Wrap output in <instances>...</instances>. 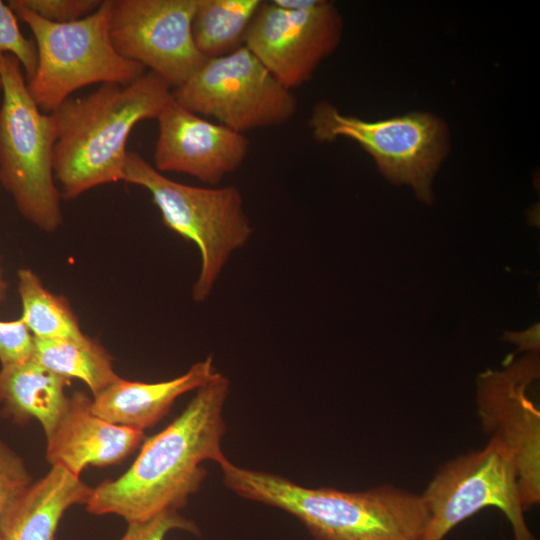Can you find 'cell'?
<instances>
[{"mask_svg":"<svg viewBox=\"0 0 540 540\" xmlns=\"http://www.w3.org/2000/svg\"><path fill=\"white\" fill-rule=\"evenodd\" d=\"M230 381L216 372L182 413L146 439L132 465L116 479L92 489L85 503L93 515L114 514L127 523L147 520L165 510L183 508L206 477L202 463L226 460L223 409Z\"/></svg>","mask_w":540,"mask_h":540,"instance_id":"obj_1","label":"cell"},{"mask_svg":"<svg viewBox=\"0 0 540 540\" xmlns=\"http://www.w3.org/2000/svg\"><path fill=\"white\" fill-rule=\"evenodd\" d=\"M171 99V87L149 71L130 84H101L86 96L60 104L52 112L57 127L53 173L63 197L73 199L99 185L122 181L133 127L157 119Z\"/></svg>","mask_w":540,"mask_h":540,"instance_id":"obj_2","label":"cell"},{"mask_svg":"<svg viewBox=\"0 0 540 540\" xmlns=\"http://www.w3.org/2000/svg\"><path fill=\"white\" fill-rule=\"evenodd\" d=\"M219 466L228 489L292 514L316 540H420L428 520L420 494L392 485L362 492L307 488L228 459Z\"/></svg>","mask_w":540,"mask_h":540,"instance_id":"obj_3","label":"cell"},{"mask_svg":"<svg viewBox=\"0 0 540 540\" xmlns=\"http://www.w3.org/2000/svg\"><path fill=\"white\" fill-rule=\"evenodd\" d=\"M122 181L149 191L164 225L197 246L201 264L192 297L205 302L231 255L245 247L254 232L240 190L176 182L136 152H127Z\"/></svg>","mask_w":540,"mask_h":540,"instance_id":"obj_4","label":"cell"},{"mask_svg":"<svg viewBox=\"0 0 540 540\" xmlns=\"http://www.w3.org/2000/svg\"><path fill=\"white\" fill-rule=\"evenodd\" d=\"M0 79V184L28 222L52 233L63 222L53 173L55 119L34 102L14 56L0 58Z\"/></svg>","mask_w":540,"mask_h":540,"instance_id":"obj_5","label":"cell"},{"mask_svg":"<svg viewBox=\"0 0 540 540\" xmlns=\"http://www.w3.org/2000/svg\"><path fill=\"white\" fill-rule=\"evenodd\" d=\"M8 5L33 33L37 66L26 83L44 113H52L82 87L127 85L145 73L144 66L122 57L113 46L109 30L112 0H102L89 16L64 24L44 20L15 0Z\"/></svg>","mask_w":540,"mask_h":540,"instance_id":"obj_6","label":"cell"},{"mask_svg":"<svg viewBox=\"0 0 540 540\" xmlns=\"http://www.w3.org/2000/svg\"><path fill=\"white\" fill-rule=\"evenodd\" d=\"M308 125L318 142L346 137L357 142L375 160L391 182L409 184L416 196L431 203V183L448 152V128L439 117L412 112L378 121L344 115L321 101L313 108Z\"/></svg>","mask_w":540,"mask_h":540,"instance_id":"obj_7","label":"cell"},{"mask_svg":"<svg viewBox=\"0 0 540 540\" xmlns=\"http://www.w3.org/2000/svg\"><path fill=\"white\" fill-rule=\"evenodd\" d=\"M421 497L428 520L420 540H443L460 522L489 506L505 514L514 540H537L525 522L513 456L496 438L443 464Z\"/></svg>","mask_w":540,"mask_h":540,"instance_id":"obj_8","label":"cell"},{"mask_svg":"<svg viewBox=\"0 0 540 540\" xmlns=\"http://www.w3.org/2000/svg\"><path fill=\"white\" fill-rule=\"evenodd\" d=\"M173 99L239 133L280 126L293 118L297 100L246 47L207 59Z\"/></svg>","mask_w":540,"mask_h":540,"instance_id":"obj_9","label":"cell"},{"mask_svg":"<svg viewBox=\"0 0 540 540\" xmlns=\"http://www.w3.org/2000/svg\"><path fill=\"white\" fill-rule=\"evenodd\" d=\"M343 20L325 0L263 1L245 44L286 88L303 85L338 46Z\"/></svg>","mask_w":540,"mask_h":540,"instance_id":"obj_10","label":"cell"},{"mask_svg":"<svg viewBox=\"0 0 540 540\" xmlns=\"http://www.w3.org/2000/svg\"><path fill=\"white\" fill-rule=\"evenodd\" d=\"M199 0H112L109 30L116 51L163 79L184 84L207 60L197 49L192 20Z\"/></svg>","mask_w":540,"mask_h":540,"instance_id":"obj_11","label":"cell"},{"mask_svg":"<svg viewBox=\"0 0 540 540\" xmlns=\"http://www.w3.org/2000/svg\"><path fill=\"white\" fill-rule=\"evenodd\" d=\"M538 372V360L530 356L505 371L488 370L477 382L482 428L511 452L524 511L540 502V412L526 395Z\"/></svg>","mask_w":540,"mask_h":540,"instance_id":"obj_12","label":"cell"},{"mask_svg":"<svg viewBox=\"0 0 540 540\" xmlns=\"http://www.w3.org/2000/svg\"><path fill=\"white\" fill-rule=\"evenodd\" d=\"M154 167L190 175L211 186L236 171L249 152V140L220 123L195 114L173 97L158 118Z\"/></svg>","mask_w":540,"mask_h":540,"instance_id":"obj_13","label":"cell"},{"mask_svg":"<svg viewBox=\"0 0 540 540\" xmlns=\"http://www.w3.org/2000/svg\"><path fill=\"white\" fill-rule=\"evenodd\" d=\"M91 405L92 399L86 393L73 392L55 431L46 440L48 463L76 477L89 466L120 464L144 439L143 431L98 417Z\"/></svg>","mask_w":540,"mask_h":540,"instance_id":"obj_14","label":"cell"},{"mask_svg":"<svg viewBox=\"0 0 540 540\" xmlns=\"http://www.w3.org/2000/svg\"><path fill=\"white\" fill-rule=\"evenodd\" d=\"M216 372L208 356L171 380L146 383L120 378L93 396L91 410L112 424L143 431L159 422L178 397L197 390Z\"/></svg>","mask_w":540,"mask_h":540,"instance_id":"obj_15","label":"cell"},{"mask_svg":"<svg viewBox=\"0 0 540 540\" xmlns=\"http://www.w3.org/2000/svg\"><path fill=\"white\" fill-rule=\"evenodd\" d=\"M90 486L61 467L32 482L5 508L0 517V540H56L64 513L85 504Z\"/></svg>","mask_w":540,"mask_h":540,"instance_id":"obj_16","label":"cell"},{"mask_svg":"<svg viewBox=\"0 0 540 540\" xmlns=\"http://www.w3.org/2000/svg\"><path fill=\"white\" fill-rule=\"evenodd\" d=\"M61 377L34 360L2 366L0 369V413L23 425L36 419L46 440L55 431L69 400Z\"/></svg>","mask_w":540,"mask_h":540,"instance_id":"obj_17","label":"cell"},{"mask_svg":"<svg viewBox=\"0 0 540 540\" xmlns=\"http://www.w3.org/2000/svg\"><path fill=\"white\" fill-rule=\"evenodd\" d=\"M32 360L61 377L83 381L93 396L121 378L109 352L86 335L77 339L34 337Z\"/></svg>","mask_w":540,"mask_h":540,"instance_id":"obj_18","label":"cell"},{"mask_svg":"<svg viewBox=\"0 0 540 540\" xmlns=\"http://www.w3.org/2000/svg\"><path fill=\"white\" fill-rule=\"evenodd\" d=\"M261 0H199L192 20L198 51L212 59L228 55L245 44L248 29Z\"/></svg>","mask_w":540,"mask_h":540,"instance_id":"obj_19","label":"cell"},{"mask_svg":"<svg viewBox=\"0 0 540 540\" xmlns=\"http://www.w3.org/2000/svg\"><path fill=\"white\" fill-rule=\"evenodd\" d=\"M21 320L35 338L77 339L85 334L66 298L47 290L30 268L17 271Z\"/></svg>","mask_w":540,"mask_h":540,"instance_id":"obj_20","label":"cell"},{"mask_svg":"<svg viewBox=\"0 0 540 540\" xmlns=\"http://www.w3.org/2000/svg\"><path fill=\"white\" fill-rule=\"evenodd\" d=\"M17 20L8 3L0 0V58L7 54L14 56L28 81L36 70L37 49L35 42L22 34Z\"/></svg>","mask_w":540,"mask_h":540,"instance_id":"obj_21","label":"cell"},{"mask_svg":"<svg viewBox=\"0 0 540 540\" xmlns=\"http://www.w3.org/2000/svg\"><path fill=\"white\" fill-rule=\"evenodd\" d=\"M15 2L44 20L64 24L89 16L99 8L102 0H15Z\"/></svg>","mask_w":540,"mask_h":540,"instance_id":"obj_22","label":"cell"},{"mask_svg":"<svg viewBox=\"0 0 540 540\" xmlns=\"http://www.w3.org/2000/svg\"><path fill=\"white\" fill-rule=\"evenodd\" d=\"M32 482L22 457L0 439V517L8 504Z\"/></svg>","mask_w":540,"mask_h":540,"instance_id":"obj_23","label":"cell"},{"mask_svg":"<svg viewBox=\"0 0 540 540\" xmlns=\"http://www.w3.org/2000/svg\"><path fill=\"white\" fill-rule=\"evenodd\" d=\"M175 529L199 534L193 521L176 510H165L147 520L128 523L126 532L118 540H164L166 534Z\"/></svg>","mask_w":540,"mask_h":540,"instance_id":"obj_24","label":"cell"},{"mask_svg":"<svg viewBox=\"0 0 540 540\" xmlns=\"http://www.w3.org/2000/svg\"><path fill=\"white\" fill-rule=\"evenodd\" d=\"M34 336L21 318L0 320L1 366L23 363L32 359Z\"/></svg>","mask_w":540,"mask_h":540,"instance_id":"obj_25","label":"cell"},{"mask_svg":"<svg viewBox=\"0 0 540 540\" xmlns=\"http://www.w3.org/2000/svg\"><path fill=\"white\" fill-rule=\"evenodd\" d=\"M7 290H8V283L4 277V272L1 265V255H0V306L7 299Z\"/></svg>","mask_w":540,"mask_h":540,"instance_id":"obj_26","label":"cell"},{"mask_svg":"<svg viewBox=\"0 0 540 540\" xmlns=\"http://www.w3.org/2000/svg\"><path fill=\"white\" fill-rule=\"evenodd\" d=\"M1 87H2V84H1V79H0V90H1Z\"/></svg>","mask_w":540,"mask_h":540,"instance_id":"obj_27","label":"cell"}]
</instances>
